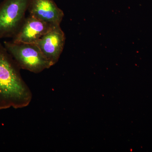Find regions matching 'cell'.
<instances>
[{"instance_id": "obj_1", "label": "cell", "mask_w": 152, "mask_h": 152, "mask_svg": "<svg viewBox=\"0 0 152 152\" xmlns=\"http://www.w3.org/2000/svg\"><path fill=\"white\" fill-rule=\"evenodd\" d=\"M20 68L0 43V110L27 107L32 94L21 75Z\"/></svg>"}, {"instance_id": "obj_2", "label": "cell", "mask_w": 152, "mask_h": 152, "mask_svg": "<svg viewBox=\"0 0 152 152\" xmlns=\"http://www.w3.org/2000/svg\"><path fill=\"white\" fill-rule=\"evenodd\" d=\"M4 46L21 69L38 74L53 66L34 44L6 41Z\"/></svg>"}, {"instance_id": "obj_3", "label": "cell", "mask_w": 152, "mask_h": 152, "mask_svg": "<svg viewBox=\"0 0 152 152\" xmlns=\"http://www.w3.org/2000/svg\"><path fill=\"white\" fill-rule=\"evenodd\" d=\"M30 0H4L0 4V39L13 38L26 19Z\"/></svg>"}, {"instance_id": "obj_4", "label": "cell", "mask_w": 152, "mask_h": 152, "mask_svg": "<svg viewBox=\"0 0 152 152\" xmlns=\"http://www.w3.org/2000/svg\"><path fill=\"white\" fill-rule=\"evenodd\" d=\"M66 36L60 25L54 26L34 44L52 66L56 64L64 48Z\"/></svg>"}, {"instance_id": "obj_5", "label": "cell", "mask_w": 152, "mask_h": 152, "mask_svg": "<svg viewBox=\"0 0 152 152\" xmlns=\"http://www.w3.org/2000/svg\"><path fill=\"white\" fill-rule=\"evenodd\" d=\"M28 11L29 15L53 26L61 25L64 16L53 0H30Z\"/></svg>"}, {"instance_id": "obj_6", "label": "cell", "mask_w": 152, "mask_h": 152, "mask_svg": "<svg viewBox=\"0 0 152 152\" xmlns=\"http://www.w3.org/2000/svg\"><path fill=\"white\" fill-rule=\"evenodd\" d=\"M53 26L29 15L26 18L12 41L15 43L34 44Z\"/></svg>"}]
</instances>
